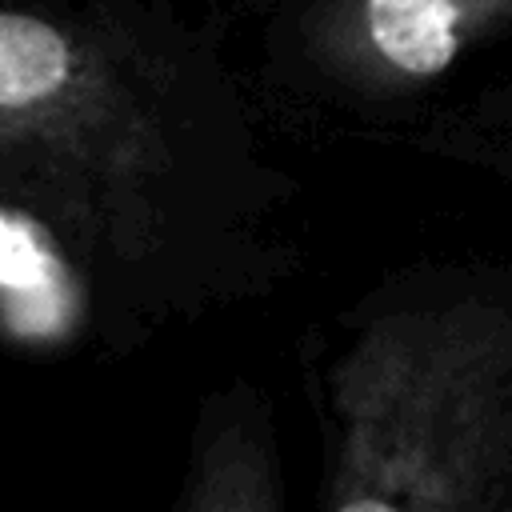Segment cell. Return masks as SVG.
<instances>
[{
    "instance_id": "3",
    "label": "cell",
    "mask_w": 512,
    "mask_h": 512,
    "mask_svg": "<svg viewBox=\"0 0 512 512\" xmlns=\"http://www.w3.org/2000/svg\"><path fill=\"white\" fill-rule=\"evenodd\" d=\"M512 28V0H308L296 52L328 88L396 100Z\"/></svg>"
},
{
    "instance_id": "1",
    "label": "cell",
    "mask_w": 512,
    "mask_h": 512,
    "mask_svg": "<svg viewBox=\"0 0 512 512\" xmlns=\"http://www.w3.org/2000/svg\"><path fill=\"white\" fill-rule=\"evenodd\" d=\"M272 200L224 68L132 0H0V220L120 320L232 284Z\"/></svg>"
},
{
    "instance_id": "2",
    "label": "cell",
    "mask_w": 512,
    "mask_h": 512,
    "mask_svg": "<svg viewBox=\"0 0 512 512\" xmlns=\"http://www.w3.org/2000/svg\"><path fill=\"white\" fill-rule=\"evenodd\" d=\"M336 512L512 504V308L488 296L372 316L328 376Z\"/></svg>"
},
{
    "instance_id": "4",
    "label": "cell",
    "mask_w": 512,
    "mask_h": 512,
    "mask_svg": "<svg viewBox=\"0 0 512 512\" xmlns=\"http://www.w3.org/2000/svg\"><path fill=\"white\" fill-rule=\"evenodd\" d=\"M280 480L272 460V436L264 408L252 392H232L224 400L220 416L204 420L196 464L188 472V484L176 500V508L192 512H256V508H280Z\"/></svg>"
}]
</instances>
